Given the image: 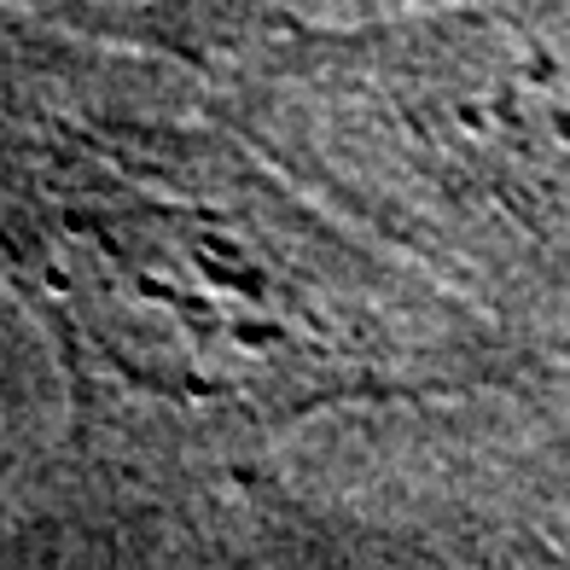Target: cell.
I'll use <instances>...</instances> for the list:
<instances>
[{
  "label": "cell",
  "mask_w": 570,
  "mask_h": 570,
  "mask_svg": "<svg viewBox=\"0 0 570 570\" xmlns=\"http://www.w3.org/2000/svg\"><path fill=\"white\" fill-rule=\"evenodd\" d=\"M0 268L99 402L274 425L379 391L344 245L204 140L0 94Z\"/></svg>",
  "instance_id": "obj_1"
},
{
  "label": "cell",
  "mask_w": 570,
  "mask_h": 570,
  "mask_svg": "<svg viewBox=\"0 0 570 570\" xmlns=\"http://www.w3.org/2000/svg\"><path fill=\"white\" fill-rule=\"evenodd\" d=\"M268 106L338 187L443 227L570 222V0L285 53Z\"/></svg>",
  "instance_id": "obj_2"
},
{
  "label": "cell",
  "mask_w": 570,
  "mask_h": 570,
  "mask_svg": "<svg viewBox=\"0 0 570 570\" xmlns=\"http://www.w3.org/2000/svg\"><path fill=\"white\" fill-rule=\"evenodd\" d=\"M59 18H82L99 30H140V36H204L216 23V0H36Z\"/></svg>",
  "instance_id": "obj_3"
}]
</instances>
